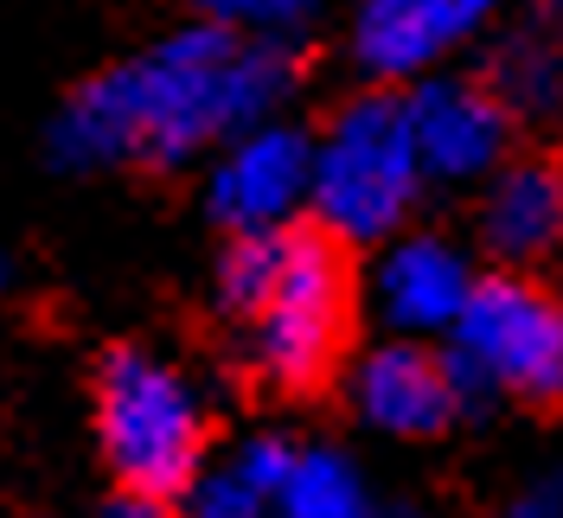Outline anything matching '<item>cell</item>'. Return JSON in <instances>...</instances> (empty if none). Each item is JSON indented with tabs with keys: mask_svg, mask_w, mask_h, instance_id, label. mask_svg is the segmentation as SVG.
I'll return each mask as SVG.
<instances>
[{
	"mask_svg": "<svg viewBox=\"0 0 563 518\" xmlns=\"http://www.w3.org/2000/svg\"><path fill=\"white\" fill-rule=\"evenodd\" d=\"M295 77V45L192 20L90 77L52 122V161L70 173L186 167L256 122H276Z\"/></svg>",
	"mask_w": 563,
	"mask_h": 518,
	"instance_id": "obj_1",
	"label": "cell"
},
{
	"mask_svg": "<svg viewBox=\"0 0 563 518\" xmlns=\"http://www.w3.org/2000/svg\"><path fill=\"white\" fill-rule=\"evenodd\" d=\"M218 308L231 320L238 359L269 390H314L346 359L352 269L320 231L231 238L218 263Z\"/></svg>",
	"mask_w": 563,
	"mask_h": 518,
	"instance_id": "obj_2",
	"label": "cell"
},
{
	"mask_svg": "<svg viewBox=\"0 0 563 518\" xmlns=\"http://www.w3.org/2000/svg\"><path fill=\"white\" fill-rule=\"evenodd\" d=\"M97 449L115 467L122 493L147 499H179L206 467V390L186 378V365L147 352V345H115L97 365Z\"/></svg>",
	"mask_w": 563,
	"mask_h": 518,
	"instance_id": "obj_3",
	"label": "cell"
},
{
	"mask_svg": "<svg viewBox=\"0 0 563 518\" xmlns=\"http://www.w3.org/2000/svg\"><path fill=\"white\" fill-rule=\"evenodd\" d=\"M422 161L410 122H404V97L390 90H365L327 115L314 135V179H308V211L314 231L333 243H378L410 231V211L422 199Z\"/></svg>",
	"mask_w": 563,
	"mask_h": 518,
	"instance_id": "obj_4",
	"label": "cell"
},
{
	"mask_svg": "<svg viewBox=\"0 0 563 518\" xmlns=\"http://www.w3.org/2000/svg\"><path fill=\"white\" fill-rule=\"evenodd\" d=\"M449 365L461 397H506V404H563V301L531 276L474 282L461 320L449 327Z\"/></svg>",
	"mask_w": 563,
	"mask_h": 518,
	"instance_id": "obj_5",
	"label": "cell"
},
{
	"mask_svg": "<svg viewBox=\"0 0 563 518\" xmlns=\"http://www.w3.org/2000/svg\"><path fill=\"white\" fill-rule=\"evenodd\" d=\"M308 179H314V135L288 122H256L224 147H211L206 173V211L231 238H263L288 231L308 211Z\"/></svg>",
	"mask_w": 563,
	"mask_h": 518,
	"instance_id": "obj_6",
	"label": "cell"
},
{
	"mask_svg": "<svg viewBox=\"0 0 563 518\" xmlns=\"http://www.w3.org/2000/svg\"><path fill=\"white\" fill-rule=\"evenodd\" d=\"M404 122L429 186H487L512 161V115L487 90V77L429 70L404 90Z\"/></svg>",
	"mask_w": 563,
	"mask_h": 518,
	"instance_id": "obj_7",
	"label": "cell"
},
{
	"mask_svg": "<svg viewBox=\"0 0 563 518\" xmlns=\"http://www.w3.org/2000/svg\"><path fill=\"white\" fill-rule=\"evenodd\" d=\"M512 0H352L346 52L372 84H417L499 26Z\"/></svg>",
	"mask_w": 563,
	"mask_h": 518,
	"instance_id": "obj_8",
	"label": "cell"
},
{
	"mask_svg": "<svg viewBox=\"0 0 563 518\" xmlns=\"http://www.w3.org/2000/svg\"><path fill=\"white\" fill-rule=\"evenodd\" d=\"M474 256L442 231H397L378 243L372 276H365V308L385 327V340H449L474 295Z\"/></svg>",
	"mask_w": 563,
	"mask_h": 518,
	"instance_id": "obj_9",
	"label": "cell"
},
{
	"mask_svg": "<svg viewBox=\"0 0 563 518\" xmlns=\"http://www.w3.org/2000/svg\"><path fill=\"white\" fill-rule=\"evenodd\" d=\"M346 397L365 429L397 436V442L442 436L467 404L449 352H435L429 340H378L372 352H358L346 372Z\"/></svg>",
	"mask_w": 563,
	"mask_h": 518,
	"instance_id": "obj_10",
	"label": "cell"
},
{
	"mask_svg": "<svg viewBox=\"0 0 563 518\" xmlns=\"http://www.w3.org/2000/svg\"><path fill=\"white\" fill-rule=\"evenodd\" d=\"M474 231H481V250L493 263H506L512 276L563 256V167L538 154H512L481 186Z\"/></svg>",
	"mask_w": 563,
	"mask_h": 518,
	"instance_id": "obj_11",
	"label": "cell"
},
{
	"mask_svg": "<svg viewBox=\"0 0 563 518\" xmlns=\"http://www.w3.org/2000/svg\"><path fill=\"white\" fill-rule=\"evenodd\" d=\"M295 454V436H244L231 454L199 467L179 493V518H276V486Z\"/></svg>",
	"mask_w": 563,
	"mask_h": 518,
	"instance_id": "obj_12",
	"label": "cell"
},
{
	"mask_svg": "<svg viewBox=\"0 0 563 518\" xmlns=\"http://www.w3.org/2000/svg\"><path fill=\"white\" fill-rule=\"evenodd\" d=\"M276 518H372V493L340 449L295 442L276 486Z\"/></svg>",
	"mask_w": 563,
	"mask_h": 518,
	"instance_id": "obj_13",
	"label": "cell"
},
{
	"mask_svg": "<svg viewBox=\"0 0 563 518\" xmlns=\"http://www.w3.org/2000/svg\"><path fill=\"white\" fill-rule=\"evenodd\" d=\"M487 90L506 103V115H551L563 103V45L538 26H519L493 45Z\"/></svg>",
	"mask_w": 563,
	"mask_h": 518,
	"instance_id": "obj_14",
	"label": "cell"
},
{
	"mask_svg": "<svg viewBox=\"0 0 563 518\" xmlns=\"http://www.w3.org/2000/svg\"><path fill=\"white\" fill-rule=\"evenodd\" d=\"M192 13L206 26H224L238 38H276V45H295V38L327 13V0H192Z\"/></svg>",
	"mask_w": 563,
	"mask_h": 518,
	"instance_id": "obj_15",
	"label": "cell"
},
{
	"mask_svg": "<svg viewBox=\"0 0 563 518\" xmlns=\"http://www.w3.org/2000/svg\"><path fill=\"white\" fill-rule=\"evenodd\" d=\"M499 518H563V481H538V486H526L512 506Z\"/></svg>",
	"mask_w": 563,
	"mask_h": 518,
	"instance_id": "obj_16",
	"label": "cell"
},
{
	"mask_svg": "<svg viewBox=\"0 0 563 518\" xmlns=\"http://www.w3.org/2000/svg\"><path fill=\"white\" fill-rule=\"evenodd\" d=\"M103 518H174L167 513V499H147V493H115L103 506Z\"/></svg>",
	"mask_w": 563,
	"mask_h": 518,
	"instance_id": "obj_17",
	"label": "cell"
},
{
	"mask_svg": "<svg viewBox=\"0 0 563 518\" xmlns=\"http://www.w3.org/2000/svg\"><path fill=\"white\" fill-rule=\"evenodd\" d=\"M7 288H13V256L0 250V295H7Z\"/></svg>",
	"mask_w": 563,
	"mask_h": 518,
	"instance_id": "obj_18",
	"label": "cell"
},
{
	"mask_svg": "<svg viewBox=\"0 0 563 518\" xmlns=\"http://www.w3.org/2000/svg\"><path fill=\"white\" fill-rule=\"evenodd\" d=\"M544 7H551V13H563V0H544Z\"/></svg>",
	"mask_w": 563,
	"mask_h": 518,
	"instance_id": "obj_19",
	"label": "cell"
},
{
	"mask_svg": "<svg viewBox=\"0 0 563 518\" xmlns=\"http://www.w3.org/2000/svg\"><path fill=\"white\" fill-rule=\"evenodd\" d=\"M390 518H422V513H390Z\"/></svg>",
	"mask_w": 563,
	"mask_h": 518,
	"instance_id": "obj_20",
	"label": "cell"
}]
</instances>
